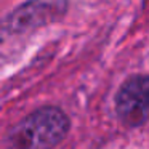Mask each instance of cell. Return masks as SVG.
Wrapping results in <instances>:
<instances>
[{
    "mask_svg": "<svg viewBox=\"0 0 149 149\" xmlns=\"http://www.w3.org/2000/svg\"><path fill=\"white\" fill-rule=\"evenodd\" d=\"M71 119L58 106H42L16 122L5 136L8 149H53L68 136Z\"/></svg>",
    "mask_w": 149,
    "mask_h": 149,
    "instance_id": "cell-1",
    "label": "cell"
},
{
    "mask_svg": "<svg viewBox=\"0 0 149 149\" xmlns=\"http://www.w3.org/2000/svg\"><path fill=\"white\" fill-rule=\"evenodd\" d=\"M114 109L127 127H139L149 120V75L135 74L123 80L114 96Z\"/></svg>",
    "mask_w": 149,
    "mask_h": 149,
    "instance_id": "cell-2",
    "label": "cell"
},
{
    "mask_svg": "<svg viewBox=\"0 0 149 149\" xmlns=\"http://www.w3.org/2000/svg\"><path fill=\"white\" fill-rule=\"evenodd\" d=\"M69 8L66 2H27L10 11V15L3 18L2 27L3 34L19 36L31 31L42 27L45 24L55 23L61 16H64Z\"/></svg>",
    "mask_w": 149,
    "mask_h": 149,
    "instance_id": "cell-3",
    "label": "cell"
}]
</instances>
